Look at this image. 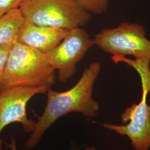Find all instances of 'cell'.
I'll use <instances>...</instances> for the list:
<instances>
[{"mask_svg": "<svg viewBox=\"0 0 150 150\" xmlns=\"http://www.w3.org/2000/svg\"><path fill=\"white\" fill-rule=\"evenodd\" d=\"M96 150V148L95 146H86L85 147H77L75 146H72L70 150Z\"/></svg>", "mask_w": 150, "mask_h": 150, "instance_id": "14", "label": "cell"}, {"mask_svg": "<svg viewBox=\"0 0 150 150\" xmlns=\"http://www.w3.org/2000/svg\"><path fill=\"white\" fill-rule=\"evenodd\" d=\"M48 87H13L0 91V135L7 126L21 123L26 133H32L36 122L27 116L26 107L29 101L38 94L46 93ZM0 139V150H2Z\"/></svg>", "mask_w": 150, "mask_h": 150, "instance_id": "6", "label": "cell"}, {"mask_svg": "<svg viewBox=\"0 0 150 150\" xmlns=\"http://www.w3.org/2000/svg\"><path fill=\"white\" fill-rule=\"evenodd\" d=\"M55 71L46 54L15 41L0 81V91L13 87L51 88L55 83Z\"/></svg>", "mask_w": 150, "mask_h": 150, "instance_id": "2", "label": "cell"}, {"mask_svg": "<svg viewBox=\"0 0 150 150\" xmlns=\"http://www.w3.org/2000/svg\"><path fill=\"white\" fill-rule=\"evenodd\" d=\"M25 21L19 8L0 17V46L16 41L20 29Z\"/></svg>", "mask_w": 150, "mask_h": 150, "instance_id": "9", "label": "cell"}, {"mask_svg": "<svg viewBox=\"0 0 150 150\" xmlns=\"http://www.w3.org/2000/svg\"><path fill=\"white\" fill-rule=\"evenodd\" d=\"M19 8L32 23L68 30L85 26L92 18L75 0H25Z\"/></svg>", "mask_w": 150, "mask_h": 150, "instance_id": "3", "label": "cell"}, {"mask_svg": "<svg viewBox=\"0 0 150 150\" xmlns=\"http://www.w3.org/2000/svg\"><path fill=\"white\" fill-rule=\"evenodd\" d=\"M93 39L80 27L70 30L64 39L46 54L48 61L58 71V80L64 83L74 76L76 64L95 46Z\"/></svg>", "mask_w": 150, "mask_h": 150, "instance_id": "5", "label": "cell"}, {"mask_svg": "<svg viewBox=\"0 0 150 150\" xmlns=\"http://www.w3.org/2000/svg\"><path fill=\"white\" fill-rule=\"evenodd\" d=\"M101 70L100 62H93L85 69L80 80L69 90L59 92L48 88L44 111L38 117L35 128L26 142L27 149L35 147L54 122L70 113H81L88 118L96 117L100 105L93 98L92 93Z\"/></svg>", "mask_w": 150, "mask_h": 150, "instance_id": "1", "label": "cell"}, {"mask_svg": "<svg viewBox=\"0 0 150 150\" xmlns=\"http://www.w3.org/2000/svg\"><path fill=\"white\" fill-rule=\"evenodd\" d=\"M85 10L90 13L102 14L107 11L108 0H75Z\"/></svg>", "mask_w": 150, "mask_h": 150, "instance_id": "10", "label": "cell"}, {"mask_svg": "<svg viewBox=\"0 0 150 150\" xmlns=\"http://www.w3.org/2000/svg\"><path fill=\"white\" fill-rule=\"evenodd\" d=\"M93 40L97 47L113 56L150 61V40L144 27L138 23L125 22L115 28L103 29Z\"/></svg>", "mask_w": 150, "mask_h": 150, "instance_id": "4", "label": "cell"}, {"mask_svg": "<svg viewBox=\"0 0 150 150\" xmlns=\"http://www.w3.org/2000/svg\"><path fill=\"white\" fill-rule=\"evenodd\" d=\"M6 146L10 148L11 150H17L16 145V139L14 137H11L10 143H6ZM22 150H30L29 149H23Z\"/></svg>", "mask_w": 150, "mask_h": 150, "instance_id": "13", "label": "cell"}, {"mask_svg": "<svg viewBox=\"0 0 150 150\" xmlns=\"http://www.w3.org/2000/svg\"><path fill=\"white\" fill-rule=\"evenodd\" d=\"M1 15H0V17H1Z\"/></svg>", "mask_w": 150, "mask_h": 150, "instance_id": "15", "label": "cell"}, {"mask_svg": "<svg viewBox=\"0 0 150 150\" xmlns=\"http://www.w3.org/2000/svg\"><path fill=\"white\" fill-rule=\"evenodd\" d=\"M69 31L59 27L37 25L25 20L16 41L46 54L64 39Z\"/></svg>", "mask_w": 150, "mask_h": 150, "instance_id": "8", "label": "cell"}, {"mask_svg": "<svg viewBox=\"0 0 150 150\" xmlns=\"http://www.w3.org/2000/svg\"><path fill=\"white\" fill-rule=\"evenodd\" d=\"M142 90L140 102L127 107L121 115V121L125 125L102 123L104 128L127 136L135 150H149L150 148V105L147 102L150 91L146 88H142Z\"/></svg>", "mask_w": 150, "mask_h": 150, "instance_id": "7", "label": "cell"}, {"mask_svg": "<svg viewBox=\"0 0 150 150\" xmlns=\"http://www.w3.org/2000/svg\"><path fill=\"white\" fill-rule=\"evenodd\" d=\"M13 43H6L0 46V81L4 74L6 63Z\"/></svg>", "mask_w": 150, "mask_h": 150, "instance_id": "11", "label": "cell"}, {"mask_svg": "<svg viewBox=\"0 0 150 150\" xmlns=\"http://www.w3.org/2000/svg\"><path fill=\"white\" fill-rule=\"evenodd\" d=\"M25 0H0V15L18 8Z\"/></svg>", "mask_w": 150, "mask_h": 150, "instance_id": "12", "label": "cell"}]
</instances>
